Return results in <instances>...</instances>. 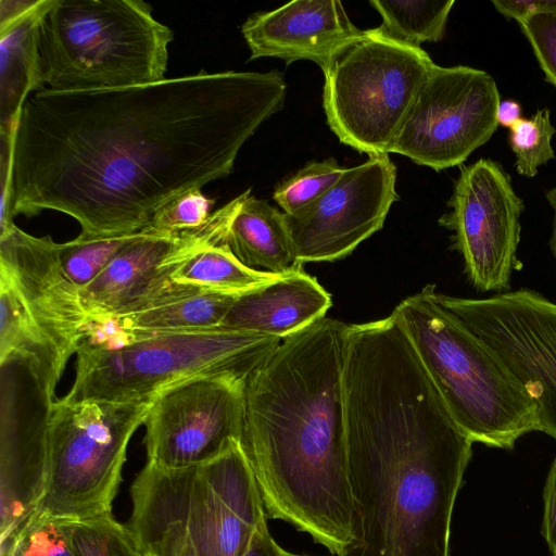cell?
Masks as SVG:
<instances>
[{
  "mask_svg": "<svg viewBox=\"0 0 556 556\" xmlns=\"http://www.w3.org/2000/svg\"><path fill=\"white\" fill-rule=\"evenodd\" d=\"M278 71L200 73L121 88H43L14 135L11 218L55 211L79 236L129 235L176 195L227 177L283 108Z\"/></svg>",
  "mask_w": 556,
  "mask_h": 556,
  "instance_id": "6da1fadb",
  "label": "cell"
},
{
  "mask_svg": "<svg viewBox=\"0 0 556 556\" xmlns=\"http://www.w3.org/2000/svg\"><path fill=\"white\" fill-rule=\"evenodd\" d=\"M343 384L354 539L337 556H450L473 442L393 314L349 325Z\"/></svg>",
  "mask_w": 556,
  "mask_h": 556,
  "instance_id": "7a4b0ae2",
  "label": "cell"
},
{
  "mask_svg": "<svg viewBox=\"0 0 556 556\" xmlns=\"http://www.w3.org/2000/svg\"><path fill=\"white\" fill-rule=\"evenodd\" d=\"M349 325L283 339L245 384L241 445L266 515L341 554L353 541L343 371Z\"/></svg>",
  "mask_w": 556,
  "mask_h": 556,
  "instance_id": "3957f363",
  "label": "cell"
},
{
  "mask_svg": "<svg viewBox=\"0 0 556 556\" xmlns=\"http://www.w3.org/2000/svg\"><path fill=\"white\" fill-rule=\"evenodd\" d=\"M130 495L126 526L143 556H243L267 523L240 441L199 465L165 468L147 462Z\"/></svg>",
  "mask_w": 556,
  "mask_h": 556,
  "instance_id": "277c9868",
  "label": "cell"
},
{
  "mask_svg": "<svg viewBox=\"0 0 556 556\" xmlns=\"http://www.w3.org/2000/svg\"><path fill=\"white\" fill-rule=\"evenodd\" d=\"M452 417L475 443L511 450L540 431L536 406L515 375L439 299L434 285L393 309Z\"/></svg>",
  "mask_w": 556,
  "mask_h": 556,
  "instance_id": "5b68a950",
  "label": "cell"
},
{
  "mask_svg": "<svg viewBox=\"0 0 556 556\" xmlns=\"http://www.w3.org/2000/svg\"><path fill=\"white\" fill-rule=\"evenodd\" d=\"M173 30L142 0H53L40 26L45 87L121 88L165 78Z\"/></svg>",
  "mask_w": 556,
  "mask_h": 556,
  "instance_id": "8992f818",
  "label": "cell"
},
{
  "mask_svg": "<svg viewBox=\"0 0 556 556\" xmlns=\"http://www.w3.org/2000/svg\"><path fill=\"white\" fill-rule=\"evenodd\" d=\"M88 314L60 243L12 224L0 231V365L24 364L49 397L76 354Z\"/></svg>",
  "mask_w": 556,
  "mask_h": 556,
  "instance_id": "52a82bcc",
  "label": "cell"
},
{
  "mask_svg": "<svg viewBox=\"0 0 556 556\" xmlns=\"http://www.w3.org/2000/svg\"><path fill=\"white\" fill-rule=\"evenodd\" d=\"M280 340L216 328L149 333L112 349L81 342L76 352L75 379L65 397L151 402L161 392L202 376L248 379Z\"/></svg>",
  "mask_w": 556,
  "mask_h": 556,
  "instance_id": "ba28073f",
  "label": "cell"
},
{
  "mask_svg": "<svg viewBox=\"0 0 556 556\" xmlns=\"http://www.w3.org/2000/svg\"><path fill=\"white\" fill-rule=\"evenodd\" d=\"M151 402L55 399L46 430V479L35 514L60 521L112 515L128 443Z\"/></svg>",
  "mask_w": 556,
  "mask_h": 556,
  "instance_id": "9c48e42d",
  "label": "cell"
},
{
  "mask_svg": "<svg viewBox=\"0 0 556 556\" xmlns=\"http://www.w3.org/2000/svg\"><path fill=\"white\" fill-rule=\"evenodd\" d=\"M433 65L421 47L364 30L323 71L330 129L358 152L389 154Z\"/></svg>",
  "mask_w": 556,
  "mask_h": 556,
  "instance_id": "30bf717a",
  "label": "cell"
},
{
  "mask_svg": "<svg viewBox=\"0 0 556 556\" xmlns=\"http://www.w3.org/2000/svg\"><path fill=\"white\" fill-rule=\"evenodd\" d=\"M500 102L496 83L489 73L434 64L390 153L434 170L462 165L495 132Z\"/></svg>",
  "mask_w": 556,
  "mask_h": 556,
  "instance_id": "8fae6325",
  "label": "cell"
},
{
  "mask_svg": "<svg viewBox=\"0 0 556 556\" xmlns=\"http://www.w3.org/2000/svg\"><path fill=\"white\" fill-rule=\"evenodd\" d=\"M439 299L515 375L536 406L540 431L556 440V303L526 288Z\"/></svg>",
  "mask_w": 556,
  "mask_h": 556,
  "instance_id": "7c38bea8",
  "label": "cell"
},
{
  "mask_svg": "<svg viewBox=\"0 0 556 556\" xmlns=\"http://www.w3.org/2000/svg\"><path fill=\"white\" fill-rule=\"evenodd\" d=\"M439 223L452 230L470 283L481 292L509 290L517 258L523 202L500 163L480 159L463 166Z\"/></svg>",
  "mask_w": 556,
  "mask_h": 556,
  "instance_id": "4fadbf2b",
  "label": "cell"
},
{
  "mask_svg": "<svg viewBox=\"0 0 556 556\" xmlns=\"http://www.w3.org/2000/svg\"><path fill=\"white\" fill-rule=\"evenodd\" d=\"M247 380L202 376L157 394L143 424L147 462L165 468L199 465L241 442Z\"/></svg>",
  "mask_w": 556,
  "mask_h": 556,
  "instance_id": "5bb4252c",
  "label": "cell"
},
{
  "mask_svg": "<svg viewBox=\"0 0 556 556\" xmlns=\"http://www.w3.org/2000/svg\"><path fill=\"white\" fill-rule=\"evenodd\" d=\"M245 195L247 191L213 211L204 225L192 230L163 233L144 227L138 239L80 289L89 319L132 313L202 292L174 283L172 276L198 249L227 237L230 222Z\"/></svg>",
  "mask_w": 556,
  "mask_h": 556,
  "instance_id": "9a60e30c",
  "label": "cell"
},
{
  "mask_svg": "<svg viewBox=\"0 0 556 556\" xmlns=\"http://www.w3.org/2000/svg\"><path fill=\"white\" fill-rule=\"evenodd\" d=\"M396 168L388 154L371 155L320 198L292 214L286 223L299 261L333 262L348 256L384 224L399 199Z\"/></svg>",
  "mask_w": 556,
  "mask_h": 556,
  "instance_id": "2e32d148",
  "label": "cell"
},
{
  "mask_svg": "<svg viewBox=\"0 0 556 556\" xmlns=\"http://www.w3.org/2000/svg\"><path fill=\"white\" fill-rule=\"evenodd\" d=\"M1 366L0 556L35 514L46 479V430L54 401L28 368Z\"/></svg>",
  "mask_w": 556,
  "mask_h": 556,
  "instance_id": "e0dca14e",
  "label": "cell"
},
{
  "mask_svg": "<svg viewBox=\"0 0 556 556\" xmlns=\"http://www.w3.org/2000/svg\"><path fill=\"white\" fill-rule=\"evenodd\" d=\"M250 60H299L324 71L346 46L359 38L357 28L338 0H298L268 12H258L241 26Z\"/></svg>",
  "mask_w": 556,
  "mask_h": 556,
  "instance_id": "ac0fdd59",
  "label": "cell"
},
{
  "mask_svg": "<svg viewBox=\"0 0 556 556\" xmlns=\"http://www.w3.org/2000/svg\"><path fill=\"white\" fill-rule=\"evenodd\" d=\"M330 294L303 268L238 295L219 328L286 339L326 317Z\"/></svg>",
  "mask_w": 556,
  "mask_h": 556,
  "instance_id": "d6986e66",
  "label": "cell"
},
{
  "mask_svg": "<svg viewBox=\"0 0 556 556\" xmlns=\"http://www.w3.org/2000/svg\"><path fill=\"white\" fill-rule=\"evenodd\" d=\"M53 0L0 1V131L16 129L27 99L46 88L40 26Z\"/></svg>",
  "mask_w": 556,
  "mask_h": 556,
  "instance_id": "ffe728a7",
  "label": "cell"
},
{
  "mask_svg": "<svg viewBox=\"0 0 556 556\" xmlns=\"http://www.w3.org/2000/svg\"><path fill=\"white\" fill-rule=\"evenodd\" d=\"M237 296L198 292L132 313L90 318L83 342L112 349L149 333L216 329Z\"/></svg>",
  "mask_w": 556,
  "mask_h": 556,
  "instance_id": "44dd1931",
  "label": "cell"
},
{
  "mask_svg": "<svg viewBox=\"0 0 556 556\" xmlns=\"http://www.w3.org/2000/svg\"><path fill=\"white\" fill-rule=\"evenodd\" d=\"M227 243L235 256L245 266L283 275L302 268L285 213L267 201L247 195L233 215Z\"/></svg>",
  "mask_w": 556,
  "mask_h": 556,
  "instance_id": "7402d4cb",
  "label": "cell"
},
{
  "mask_svg": "<svg viewBox=\"0 0 556 556\" xmlns=\"http://www.w3.org/2000/svg\"><path fill=\"white\" fill-rule=\"evenodd\" d=\"M280 276L242 264L231 252L225 237L198 249L180 264L172 280L195 291L241 295Z\"/></svg>",
  "mask_w": 556,
  "mask_h": 556,
  "instance_id": "603a6c76",
  "label": "cell"
},
{
  "mask_svg": "<svg viewBox=\"0 0 556 556\" xmlns=\"http://www.w3.org/2000/svg\"><path fill=\"white\" fill-rule=\"evenodd\" d=\"M453 0H371L369 4L382 17L375 30L402 43L418 47L440 41L446 28Z\"/></svg>",
  "mask_w": 556,
  "mask_h": 556,
  "instance_id": "cb8c5ba5",
  "label": "cell"
},
{
  "mask_svg": "<svg viewBox=\"0 0 556 556\" xmlns=\"http://www.w3.org/2000/svg\"><path fill=\"white\" fill-rule=\"evenodd\" d=\"M143 229L115 237L75 239L60 243L61 265L68 278L84 288L93 281L111 262L132 241L138 239Z\"/></svg>",
  "mask_w": 556,
  "mask_h": 556,
  "instance_id": "d4e9b609",
  "label": "cell"
},
{
  "mask_svg": "<svg viewBox=\"0 0 556 556\" xmlns=\"http://www.w3.org/2000/svg\"><path fill=\"white\" fill-rule=\"evenodd\" d=\"M64 522L77 556H143L128 527L113 515Z\"/></svg>",
  "mask_w": 556,
  "mask_h": 556,
  "instance_id": "484cf974",
  "label": "cell"
},
{
  "mask_svg": "<svg viewBox=\"0 0 556 556\" xmlns=\"http://www.w3.org/2000/svg\"><path fill=\"white\" fill-rule=\"evenodd\" d=\"M346 167L336 159L306 163L275 188L273 198L285 214L305 207L328 191L344 174Z\"/></svg>",
  "mask_w": 556,
  "mask_h": 556,
  "instance_id": "4316f807",
  "label": "cell"
},
{
  "mask_svg": "<svg viewBox=\"0 0 556 556\" xmlns=\"http://www.w3.org/2000/svg\"><path fill=\"white\" fill-rule=\"evenodd\" d=\"M556 129L548 109L538 110L530 118H520L509 132L519 175L533 177L542 165L555 159L552 139Z\"/></svg>",
  "mask_w": 556,
  "mask_h": 556,
  "instance_id": "83f0119b",
  "label": "cell"
},
{
  "mask_svg": "<svg viewBox=\"0 0 556 556\" xmlns=\"http://www.w3.org/2000/svg\"><path fill=\"white\" fill-rule=\"evenodd\" d=\"M4 556H77L64 521L34 514Z\"/></svg>",
  "mask_w": 556,
  "mask_h": 556,
  "instance_id": "f1b7e54d",
  "label": "cell"
},
{
  "mask_svg": "<svg viewBox=\"0 0 556 556\" xmlns=\"http://www.w3.org/2000/svg\"><path fill=\"white\" fill-rule=\"evenodd\" d=\"M213 204L201 189H190L161 205L148 226L163 233L192 230L208 220Z\"/></svg>",
  "mask_w": 556,
  "mask_h": 556,
  "instance_id": "f546056e",
  "label": "cell"
},
{
  "mask_svg": "<svg viewBox=\"0 0 556 556\" xmlns=\"http://www.w3.org/2000/svg\"><path fill=\"white\" fill-rule=\"evenodd\" d=\"M545 78L556 87V11L531 15L519 23Z\"/></svg>",
  "mask_w": 556,
  "mask_h": 556,
  "instance_id": "4dcf8cb0",
  "label": "cell"
},
{
  "mask_svg": "<svg viewBox=\"0 0 556 556\" xmlns=\"http://www.w3.org/2000/svg\"><path fill=\"white\" fill-rule=\"evenodd\" d=\"M542 534L551 553L556 556V458L547 475L544 492Z\"/></svg>",
  "mask_w": 556,
  "mask_h": 556,
  "instance_id": "1f68e13d",
  "label": "cell"
},
{
  "mask_svg": "<svg viewBox=\"0 0 556 556\" xmlns=\"http://www.w3.org/2000/svg\"><path fill=\"white\" fill-rule=\"evenodd\" d=\"M492 4L497 12L518 24L531 15L556 11V0H495Z\"/></svg>",
  "mask_w": 556,
  "mask_h": 556,
  "instance_id": "d6a6232c",
  "label": "cell"
},
{
  "mask_svg": "<svg viewBox=\"0 0 556 556\" xmlns=\"http://www.w3.org/2000/svg\"><path fill=\"white\" fill-rule=\"evenodd\" d=\"M243 556H282V547L270 535L267 523L256 532Z\"/></svg>",
  "mask_w": 556,
  "mask_h": 556,
  "instance_id": "836d02e7",
  "label": "cell"
},
{
  "mask_svg": "<svg viewBox=\"0 0 556 556\" xmlns=\"http://www.w3.org/2000/svg\"><path fill=\"white\" fill-rule=\"evenodd\" d=\"M497 124L511 128L521 117V106L514 100L501 101L497 108Z\"/></svg>",
  "mask_w": 556,
  "mask_h": 556,
  "instance_id": "e575fe53",
  "label": "cell"
},
{
  "mask_svg": "<svg viewBox=\"0 0 556 556\" xmlns=\"http://www.w3.org/2000/svg\"><path fill=\"white\" fill-rule=\"evenodd\" d=\"M545 198L554 213L549 247L556 263V186L546 191Z\"/></svg>",
  "mask_w": 556,
  "mask_h": 556,
  "instance_id": "d590c367",
  "label": "cell"
},
{
  "mask_svg": "<svg viewBox=\"0 0 556 556\" xmlns=\"http://www.w3.org/2000/svg\"><path fill=\"white\" fill-rule=\"evenodd\" d=\"M282 556H308V555H305V554H295V553H291V552H288L286 549L282 548Z\"/></svg>",
  "mask_w": 556,
  "mask_h": 556,
  "instance_id": "8d00e7d4",
  "label": "cell"
}]
</instances>
